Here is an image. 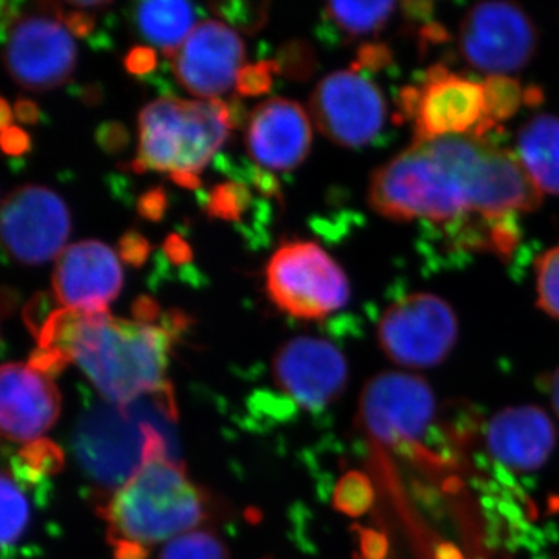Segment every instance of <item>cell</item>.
I'll use <instances>...</instances> for the list:
<instances>
[{"label": "cell", "mask_w": 559, "mask_h": 559, "mask_svg": "<svg viewBox=\"0 0 559 559\" xmlns=\"http://www.w3.org/2000/svg\"><path fill=\"white\" fill-rule=\"evenodd\" d=\"M400 3L382 2H330L323 7L322 17L331 32L344 43L378 35L395 16Z\"/></svg>", "instance_id": "22"}, {"label": "cell", "mask_w": 559, "mask_h": 559, "mask_svg": "<svg viewBox=\"0 0 559 559\" xmlns=\"http://www.w3.org/2000/svg\"><path fill=\"white\" fill-rule=\"evenodd\" d=\"M167 193L162 189H153L139 198L138 212L143 218L159 223L167 212Z\"/></svg>", "instance_id": "33"}, {"label": "cell", "mask_w": 559, "mask_h": 559, "mask_svg": "<svg viewBox=\"0 0 559 559\" xmlns=\"http://www.w3.org/2000/svg\"><path fill=\"white\" fill-rule=\"evenodd\" d=\"M436 415V395L418 374H377L360 393L358 426L373 448L411 454Z\"/></svg>", "instance_id": "9"}, {"label": "cell", "mask_w": 559, "mask_h": 559, "mask_svg": "<svg viewBox=\"0 0 559 559\" xmlns=\"http://www.w3.org/2000/svg\"><path fill=\"white\" fill-rule=\"evenodd\" d=\"M253 186H255L261 193L266 194V197L278 194L277 179L270 175V173L257 170L255 175H253Z\"/></svg>", "instance_id": "41"}, {"label": "cell", "mask_w": 559, "mask_h": 559, "mask_svg": "<svg viewBox=\"0 0 559 559\" xmlns=\"http://www.w3.org/2000/svg\"><path fill=\"white\" fill-rule=\"evenodd\" d=\"M186 314L170 311L160 325L114 318L109 312L53 310L35 331L38 348L75 362L106 403L130 406L153 396L167 417L175 399L167 380L173 342L187 329Z\"/></svg>", "instance_id": "1"}, {"label": "cell", "mask_w": 559, "mask_h": 559, "mask_svg": "<svg viewBox=\"0 0 559 559\" xmlns=\"http://www.w3.org/2000/svg\"><path fill=\"white\" fill-rule=\"evenodd\" d=\"M132 314L134 319L143 323H156L162 319L159 305L150 297H140L132 305Z\"/></svg>", "instance_id": "38"}, {"label": "cell", "mask_w": 559, "mask_h": 559, "mask_svg": "<svg viewBox=\"0 0 559 559\" xmlns=\"http://www.w3.org/2000/svg\"><path fill=\"white\" fill-rule=\"evenodd\" d=\"M249 189L242 183H219L210 191L205 210L213 218L237 221L249 207Z\"/></svg>", "instance_id": "27"}, {"label": "cell", "mask_w": 559, "mask_h": 559, "mask_svg": "<svg viewBox=\"0 0 559 559\" xmlns=\"http://www.w3.org/2000/svg\"><path fill=\"white\" fill-rule=\"evenodd\" d=\"M51 285L62 308L109 312L110 301L117 299L123 286V271L116 252L105 242L80 241L58 257Z\"/></svg>", "instance_id": "16"}, {"label": "cell", "mask_w": 559, "mask_h": 559, "mask_svg": "<svg viewBox=\"0 0 559 559\" xmlns=\"http://www.w3.org/2000/svg\"><path fill=\"white\" fill-rule=\"evenodd\" d=\"M312 128L307 110L288 98H271L253 108L246 128L249 156L267 170L288 171L307 159Z\"/></svg>", "instance_id": "18"}, {"label": "cell", "mask_w": 559, "mask_h": 559, "mask_svg": "<svg viewBox=\"0 0 559 559\" xmlns=\"http://www.w3.org/2000/svg\"><path fill=\"white\" fill-rule=\"evenodd\" d=\"M0 105H2V112H0V123H2V131L9 130L10 127H13V124H11V121H13V112H11L9 103H7V100L0 102Z\"/></svg>", "instance_id": "44"}, {"label": "cell", "mask_w": 559, "mask_h": 559, "mask_svg": "<svg viewBox=\"0 0 559 559\" xmlns=\"http://www.w3.org/2000/svg\"><path fill=\"white\" fill-rule=\"evenodd\" d=\"M485 441L489 454L500 465L513 473H533L554 452L557 430L539 407H510L489 419Z\"/></svg>", "instance_id": "19"}, {"label": "cell", "mask_w": 559, "mask_h": 559, "mask_svg": "<svg viewBox=\"0 0 559 559\" xmlns=\"http://www.w3.org/2000/svg\"><path fill=\"white\" fill-rule=\"evenodd\" d=\"M165 255L173 261V263H189L191 261V249L178 235H170L164 245Z\"/></svg>", "instance_id": "39"}, {"label": "cell", "mask_w": 559, "mask_h": 559, "mask_svg": "<svg viewBox=\"0 0 559 559\" xmlns=\"http://www.w3.org/2000/svg\"><path fill=\"white\" fill-rule=\"evenodd\" d=\"M280 73L294 80H307L316 69L314 51L304 40H290L278 50Z\"/></svg>", "instance_id": "29"}, {"label": "cell", "mask_w": 559, "mask_h": 559, "mask_svg": "<svg viewBox=\"0 0 559 559\" xmlns=\"http://www.w3.org/2000/svg\"><path fill=\"white\" fill-rule=\"evenodd\" d=\"M69 234L68 205L46 187H20L2 202L3 248L22 264H43L60 257Z\"/></svg>", "instance_id": "13"}, {"label": "cell", "mask_w": 559, "mask_h": 559, "mask_svg": "<svg viewBox=\"0 0 559 559\" xmlns=\"http://www.w3.org/2000/svg\"><path fill=\"white\" fill-rule=\"evenodd\" d=\"M131 21L140 38L173 58L197 27V10L189 2L150 0L132 5Z\"/></svg>", "instance_id": "21"}, {"label": "cell", "mask_w": 559, "mask_h": 559, "mask_svg": "<svg viewBox=\"0 0 559 559\" xmlns=\"http://www.w3.org/2000/svg\"><path fill=\"white\" fill-rule=\"evenodd\" d=\"M399 119L414 130L415 142L455 135L485 138L487 98L484 81L432 66L399 95Z\"/></svg>", "instance_id": "6"}, {"label": "cell", "mask_w": 559, "mask_h": 559, "mask_svg": "<svg viewBox=\"0 0 559 559\" xmlns=\"http://www.w3.org/2000/svg\"><path fill=\"white\" fill-rule=\"evenodd\" d=\"M160 559H230L226 546L215 533L193 530L170 540L162 550Z\"/></svg>", "instance_id": "25"}, {"label": "cell", "mask_w": 559, "mask_h": 559, "mask_svg": "<svg viewBox=\"0 0 559 559\" xmlns=\"http://www.w3.org/2000/svg\"><path fill=\"white\" fill-rule=\"evenodd\" d=\"M61 395L49 374L31 364H5L0 371V428L5 439L33 443L57 423Z\"/></svg>", "instance_id": "17"}, {"label": "cell", "mask_w": 559, "mask_h": 559, "mask_svg": "<svg viewBox=\"0 0 559 559\" xmlns=\"http://www.w3.org/2000/svg\"><path fill=\"white\" fill-rule=\"evenodd\" d=\"M336 507L345 513L356 516L364 513L371 503V488L360 474H347L336 488Z\"/></svg>", "instance_id": "30"}, {"label": "cell", "mask_w": 559, "mask_h": 559, "mask_svg": "<svg viewBox=\"0 0 559 559\" xmlns=\"http://www.w3.org/2000/svg\"><path fill=\"white\" fill-rule=\"evenodd\" d=\"M267 7L270 3L221 2L213 3L210 9L242 32L255 33L267 20Z\"/></svg>", "instance_id": "28"}, {"label": "cell", "mask_w": 559, "mask_h": 559, "mask_svg": "<svg viewBox=\"0 0 559 559\" xmlns=\"http://www.w3.org/2000/svg\"><path fill=\"white\" fill-rule=\"evenodd\" d=\"M73 450L84 473L112 495L151 455L167 447L159 430L138 419L130 406L106 403L81 419Z\"/></svg>", "instance_id": "5"}, {"label": "cell", "mask_w": 559, "mask_h": 559, "mask_svg": "<svg viewBox=\"0 0 559 559\" xmlns=\"http://www.w3.org/2000/svg\"><path fill=\"white\" fill-rule=\"evenodd\" d=\"M119 255L131 266H142L150 257V242L139 231H127L119 241Z\"/></svg>", "instance_id": "32"}, {"label": "cell", "mask_w": 559, "mask_h": 559, "mask_svg": "<svg viewBox=\"0 0 559 559\" xmlns=\"http://www.w3.org/2000/svg\"><path fill=\"white\" fill-rule=\"evenodd\" d=\"M544 388H546V392L549 393L551 406H554L559 417V366L546 378Z\"/></svg>", "instance_id": "42"}, {"label": "cell", "mask_w": 559, "mask_h": 559, "mask_svg": "<svg viewBox=\"0 0 559 559\" xmlns=\"http://www.w3.org/2000/svg\"><path fill=\"white\" fill-rule=\"evenodd\" d=\"M231 127L229 105L223 100L159 98L139 116L135 173H168L186 189L201 186L200 173L224 145Z\"/></svg>", "instance_id": "4"}, {"label": "cell", "mask_w": 559, "mask_h": 559, "mask_svg": "<svg viewBox=\"0 0 559 559\" xmlns=\"http://www.w3.org/2000/svg\"><path fill=\"white\" fill-rule=\"evenodd\" d=\"M157 66L156 51L151 47L140 46L134 47L128 51L124 57V68L132 75H146V73L153 72Z\"/></svg>", "instance_id": "34"}, {"label": "cell", "mask_w": 559, "mask_h": 559, "mask_svg": "<svg viewBox=\"0 0 559 559\" xmlns=\"http://www.w3.org/2000/svg\"><path fill=\"white\" fill-rule=\"evenodd\" d=\"M116 559H145L148 547L193 532L207 518V496L167 451L151 455L138 473L100 502Z\"/></svg>", "instance_id": "3"}, {"label": "cell", "mask_w": 559, "mask_h": 559, "mask_svg": "<svg viewBox=\"0 0 559 559\" xmlns=\"http://www.w3.org/2000/svg\"><path fill=\"white\" fill-rule=\"evenodd\" d=\"M272 374L288 399L305 411H323L345 390L347 359L331 342L299 336L275 353Z\"/></svg>", "instance_id": "14"}, {"label": "cell", "mask_w": 559, "mask_h": 559, "mask_svg": "<svg viewBox=\"0 0 559 559\" xmlns=\"http://www.w3.org/2000/svg\"><path fill=\"white\" fill-rule=\"evenodd\" d=\"M266 289L278 310L304 320L329 318L349 299L347 275L311 241L280 246L267 263Z\"/></svg>", "instance_id": "8"}, {"label": "cell", "mask_w": 559, "mask_h": 559, "mask_svg": "<svg viewBox=\"0 0 559 559\" xmlns=\"http://www.w3.org/2000/svg\"><path fill=\"white\" fill-rule=\"evenodd\" d=\"M98 143L102 148L116 153L120 151L128 143V134L120 123H106L98 128L97 132Z\"/></svg>", "instance_id": "35"}, {"label": "cell", "mask_w": 559, "mask_h": 559, "mask_svg": "<svg viewBox=\"0 0 559 559\" xmlns=\"http://www.w3.org/2000/svg\"><path fill=\"white\" fill-rule=\"evenodd\" d=\"M539 35L527 11L514 2H480L460 22L463 60L480 72L509 75L535 58Z\"/></svg>", "instance_id": "11"}, {"label": "cell", "mask_w": 559, "mask_h": 559, "mask_svg": "<svg viewBox=\"0 0 559 559\" xmlns=\"http://www.w3.org/2000/svg\"><path fill=\"white\" fill-rule=\"evenodd\" d=\"M310 109L319 131L344 148H362L380 138L389 114L381 87L362 70L353 68L320 81Z\"/></svg>", "instance_id": "12"}, {"label": "cell", "mask_w": 559, "mask_h": 559, "mask_svg": "<svg viewBox=\"0 0 559 559\" xmlns=\"http://www.w3.org/2000/svg\"><path fill=\"white\" fill-rule=\"evenodd\" d=\"M69 7H72L73 10H83L90 11L95 9H105V7H109L110 2H103V0H84V2H80V0H70L68 2Z\"/></svg>", "instance_id": "43"}, {"label": "cell", "mask_w": 559, "mask_h": 559, "mask_svg": "<svg viewBox=\"0 0 559 559\" xmlns=\"http://www.w3.org/2000/svg\"><path fill=\"white\" fill-rule=\"evenodd\" d=\"M476 139L414 142L371 175L367 200L390 221L450 223L473 215Z\"/></svg>", "instance_id": "2"}, {"label": "cell", "mask_w": 559, "mask_h": 559, "mask_svg": "<svg viewBox=\"0 0 559 559\" xmlns=\"http://www.w3.org/2000/svg\"><path fill=\"white\" fill-rule=\"evenodd\" d=\"M57 2H40L36 11L16 14L3 28V64L22 90L46 92L61 86L76 66V46Z\"/></svg>", "instance_id": "7"}, {"label": "cell", "mask_w": 559, "mask_h": 559, "mask_svg": "<svg viewBox=\"0 0 559 559\" xmlns=\"http://www.w3.org/2000/svg\"><path fill=\"white\" fill-rule=\"evenodd\" d=\"M2 495V550L3 558L13 554L14 547L27 536L32 524V502L25 491V481L14 476L10 469L2 471L0 480Z\"/></svg>", "instance_id": "23"}, {"label": "cell", "mask_w": 559, "mask_h": 559, "mask_svg": "<svg viewBox=\"0 0 559 559\" xmlns=\"http://www.w3.org/2000/svg\"><path fill=\"white\" fill-rule=\"evenodd\" d=\"M536 301L540 310L559 320V246L536 260Z\"/></svg>", "instance_id": "26"}, {"label": "cell", "mask_w": 559, "mask_h": 559, "mask_svg": "<svg viewBox=\"0 0 559 559\" xmlns=\"http://www.w3.org/2000/svg\"><path fill=\"white\" fill-rule=\"evenodd\" d=\"M274 73H280L275 61H261L245 66L237 79L238 94L246 95V97L266 94L274 81Z\"/></svg>", "instance_id": "31"}, {"label": "cell", "mask_w": 559, "mask_h": 559, "mask_svg": "<svg viewBox=\"0 0 559 559\" xmlns=\"http://www.w3.org/2000/svg\"><path fill=\"white\" fill-rule=\"evenodd\" d=\"M518 159L540 193L559 197V116L538 114L518 134Z\"/></svg>", "instance_id": "20"}, {"label": "cell", "mask_w": 559, "mask_h": 559, "mask_svg": "<svg viewBox=\"0 0 559 559\" xmlns=\"http://www.w3.org/2000/svg\"><path fill=\"white\" fill-rule=\"evenodd\" d=\"M485 98H487V119H485V138L495 131L503 121L520 112L522 106L535 105L540 100L538 90H525L520 81L510 75L487 76L484 81Z\"/></svg>", "instance_id": "24"}, {"label": "cell", "mask_w": 559, "mask_h": 559, "mask_svg": "<svg viewBox=\"0 0 559 559\" xmlns=\"http://www.w3.org/2000/svg\"><path fill=\"white\" fill-rule=\"evenodd\" d=\"M62 22H64L68 31L72 33V35L79 36V38H86L95 27V20L94 16H92L91 11H64Z\"/></svg>", "instance_id": "36"}, {"label": "cell", "mask_w": 559, "mask_h": 559, "mask_svg": "<svg viewBox=\"0 0 559 559\" xmlns=\"http://www.w3.org/2000/svg\"><path fill=\"white\" fill-rule=\"evenodd\" d=\"M14 114L21 123L33 124L39 119L38 106L31 100H20L14 105Z\"/></svg>", "instance_id": "40"}, {"label": "cell", "mask_w": 559, "mask_h": 559, "mask_svg": "<svg viewBox=\"0 0 559 559\" xmlns=\"http://www.w3.org/2000/svg\"><path fill=\"white\" fill-rule=\"evenodd\" d=\"M378 344L392 362L430 369L451 355L459 340V319L447 300L415 293L390 305L378 323Z\"/></svg>", "instance_id": "10"}, {"label": "cell", "mask_w": 559, "mask_h": 559, "mask_svg": "<svg viewBox=\"0 0 559 559\" xmlns=\"http://www.w3.org/2000/svg\"><path fill=\"white\" fill-rule=\"evenodd\" d=\"M245 43L219 21H204L176 51L173 72L183 90L215 100L237 84L245 68Z\"/></svg>", "instance_id": "15"}, {"label": "cell", "mask_w": 559, "mask_h": 559, "mask_svg": "<svg viewBox=\"0 0 559 559\" xmlns=\"http://www.w3.org/2000/svg\"><path fill=\"white\" fill-rule=\"evenodd\" d=\"M2 148L11 156H20L32 148V140L21 128L10 127L2 131Z\"/></svg>", "instance_id": "37"}]
</instances>
